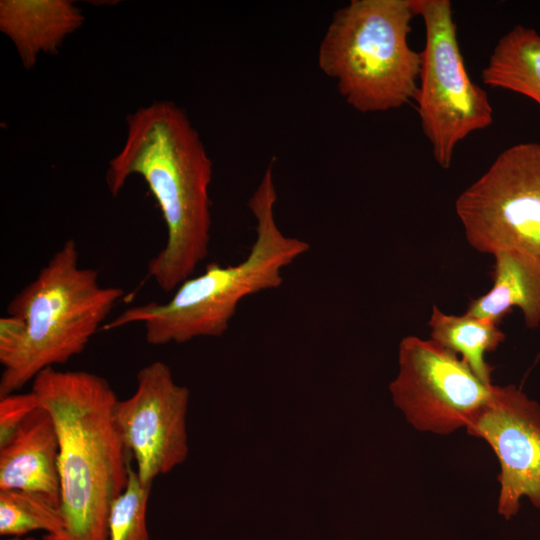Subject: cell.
<instances>
[{"label":"cell","mask_w":540,"mask_h":540,"mask_svg":"<svg viewBox=\"0 0 540 540\" xmlns=\"http://www.w3.org/2000/svg\"><path fill=\"white\" fill-rule=\"evenodd\" d=\"M428 325L431 340L457 354L481 381L493 384L494 367L485 356L505 340L498 324L467 313L447 314L433 305Z\"/></svg>","instance_id":"cell-15"},{"label":"cell","mask_w":540,"mask_h":540,"mask_svg":"<svg viewBox=\"0 0 540 540\" xmlns=\"http://www.w3.org/2000/svg\"><path fill=\"white\" fill-rule=\"evenodd\" d=\"M38 407L39 400L32 390L0 397V446L14 435L26 417Z\"/></svg>","instance_id":"cell-18"},{"label":"cell","mask_w":540,"mask_h":540,"mask_svg":"<svg viewBox=\"0 0 540 540\" xmlns=\"http://www.w3.org/2000/svg\"><path fill=\"white\" fill-rule=\"evenodd\" d=\"M150 491L151 485L143 484L131 467L127 486L110 510L107 540H150L146 520Z\"/></svg>","instance_id":"cell-17"},{"label":"cell","mask_w":540,"mask_h":540,"mask_svg":"<svg viewBox=\"0 0 540 540\" xmlns=\"http://www.w3.org/2000/svg\"><path fill=\"white\" fill-rule=\"evenodd\" d=\"M188 401L189 390L174 381L166 363L157 360L137 372L134 393L115 402L114 425L143 484L152 485L186 458Z\"/></svg>","instance_id":"cell-9"},{"label":"cell","mask_w":540,"mask_h":540,"mask_svg":"<svg viewBox=\"0 0 540 540\" xmlns=\"http://www.w3.org/2000/svg\"><path fill=\"white\" fill-rule=\"evenodd\" d=\"M126 124V140L109 160L105 182L113 197L132 175L146 182L167 229L147 272L168 293L208 256L213 164L187 113L172 101L141 106L126 116Z\"/></svg>","instance_id":"cell-1"},{"label":"cell","mask_w":540,"mask_h":540,"mask_svg":"<svg viewBox=\"0 0 540 540\" xmlns=\"http://www.w3.org/2000/svg\"><path fill=\"white\" fill-rule=\"evenodd\" d=\"M84 22L70 0H1L0 30L11 40L26 70L41 54L59 52L64 40Z\"/></svg>","instance_id":"cell-12"},{"label":"cell","mask_w":540,"mask_h":540,"mask_svg":"<svg viewBox=\"0 0 540 540\" xmlns=\"http://www.w3.org/2000/svg\"><path fill=\"white\" fill-rule=\"evenodd\" d=\"M31 390L50 413L59 440L64 526L42 540H107L110 510L131 468L113 421L114 390L97 374L54 367L41 371Z\"/></svg>","instance_id":"cell-2"},{"label":"cell","mask_w":540,"mask_h":540,"mask_svg":"<svg viewBox=\"0 0 540 540\" xmlns=\"http://www.w3.org/2000/svg\"><path fill=\"white\" fill-rule=\"evenodd\" d=\"M276 201L270 163L248 201L256 238L245 259L227 266L211 263L202 274L183 281L167 302L129 307L101 331L141 323L146 342L154 346L222 336L244 298L280 287L283 269L310 249L306 241L280 230L274 216Z\"/></svg>","instance_id":"cell-4"},{"label":"cell","mask_w":540,"mask_h":540,"mask_svg":"<svg viewBox=\"0 0 540 540\" xmlns=\"http://www.w3.org/2000/svg\"><path fill=\"white\" fill-rule=\"evenodd\" d=\"M123 294L102 286L96 269L82 267L76 242L67 240L0 319V397L82 353Z\"/></svg>","instance_id":"cell-3"},{"label":"cell","mask_w":540,"mask_h":540,"mask_svg":"<svg viewBox=\"0 0 540 540\" xmlns=\"http://www.w3.org/2000/svg\"><path fill=\"white\" fill-rule=\"evenodd\" d=\"M413 6L425 27L414 100L433 157L448 169L457 145L492 124L493 107L486 91L467 72L451 2L413 0Z\"/></svg>","instance_id":"cell-6"},{"label":"cell","mask_w":540,"mask_h":540,"mask_svg":"<svg viewBox=\"0 0 540 540\" xmlns=\"http://www.w3.org/2000/svg\"><path fill=\"white\" fill-rule=\"evenodd\" d=\"M481 79L487 86L524 95L540 106V33L516 25L496 43Z\"/></svg>","instance_id":"cell-14"},{"label":"cell","mask_w":540,"mask_h":540,"mask_svg":"<svg viewBox=\"0 0 540 540\" xmlns=\"http://www.w3.org/2000/svg\"><path fill=\"white\" fill-rule=\"evenodd\" d=\"M492 287L469 302L465 313L500 324L513 308L522 311L528 328L540 325V264L514 251L493 255Z\"/></svg>","instance_id":"cell-13"},{"label":"cell","mask_w":540,"mask_h":540,"mask_svg":"<svg viewBox=\"0 0 540 540\" xmlns=\"http://www.w3.org/2000/svg\"><path fill=\"white\" fill-rule=\"evenodd\" d=\"M455 211L476 251H514L540 264V143L503 150L458 196Z\"/></svg>","instance_id":"cell-7"},{"label":"cell","mask_w":540,"mask_h":540,"mask_svg":"<svg viewBox=\"0 0 540 540\" xmlns=\"http://www.w3.org/2000/svg\"><path fill=\"white\" fill-rule=\"evenodd\" d=\"M58 456L59 440L54 421L40 406L0 446V491L39 492L60 505Z\"/></svg>","instance_id":"cell-11"},{"label":"cell","mask_w":540,"mask_h":540,"mask_svg":"<svg viewBox=\"0 0 540 540\" xmlns=\"http://www.w3.org/2000/svg\"><path fill=\"white\" fill-rule=\"evenodd\" d=\"M4 540H36L33 536H10Z\"/></svg>","instance_id":"cell-19"},{"label":"cell","mask_w":540,"mask_h":540,"mask_svg":"<svg viewBox=\"0 0 540 540\" xmlns=\"http://www.w3.org/2000/svg\"><path fill=\"white\" fill-rule=\"evenodd\" d=\"M466 430L488 443L498 458L497 513L512 519L523 498L540 511V404L515 385H494Z\"/></svg>","instance_id":"cell-10"},{"label":"cell","mask_w":540,"mask_h":540,"mask_svg":"<svg viewBox=\"0 0 540 540\" xmlns=\"http://www.w3.org/2000/svg\"><path fill=\"white\" fill-rule=\"evenodd\" d=\"M64 526L60 505L49 496L32 491H0V535L25 536L42 530L58 534Z\"/></svg>","instance_id":"cell-16"},{"label":"cell","mask_w":540,"mask_h":540,"mask_svg":"<svg viewBox=\"0 0 540 540\" xmlns=\"http://www.w3.org/2000/svg\"><path fill=\"white\" fill-rule=\"evenodd\" d=\"M390 384L396 406L413 428L447 435L466 428L492 394L455 353L433 340L404 337Z\"/></svg>","instance_id":"cell-8"},{"label":"cell","mask_w":540,"mask_h":540,"mask_svg":"<svg viewBox=\"0 0 540 540\" xmlns=\"http://www.w3.org/2000/svg\"><path fill=\"white\" fill-rule=\"evenodd\" d=\"M413 0H352L337 10L320 43L318 65L361 113L414 100L421 55L408 42Z\"/></svg>","instance_id":"cell-5"}]
</instances>
